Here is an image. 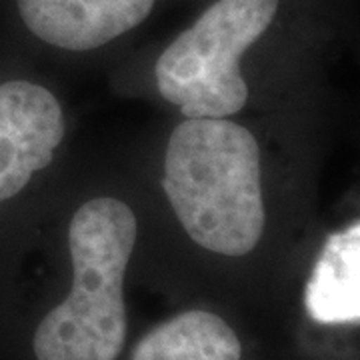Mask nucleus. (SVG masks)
Returning <instances> with one entry per match:
<instances>
[{
  "label": "nucleus",
  "instance_id": "obj_4",
  "mask_svg": "<svg viewBox=\"0 0 360 360\" xmlns=\"http://www.w3.org/2000/svg\"><path fill=\"white\" fill-rule=\"evenodd\" d=\"M65 139V115L51 90L11 80L0 84V205L52 162Z\"/></svg>",
  "mask_w": 360,
  "mask_h": 360
},
{
  "label": "nucleus",
  "instance_id": "obj_5",
  "mask_svg": "<svg viewBox=\"0 0 360 360\" xmlns=\"http://www.w3.org/2000/svg\"><path fill=\"white\" fill-rule=\"evenodd\" d=\"M26 28L72 52L101 49L146 20L156 0H16Z\"/></svg>",
  "mask_w": 360,
  "mask_h": 360
},
{
  "label": "nucleus",
  "instance_id": "obj_2",
  "mask_svg": "<svg viewBox=\"0 0 360 360\" xmlns=\"http://www.w3.org/2000/svg\"><path fill=\"white\" fill-rule=\"evenodd\" d=\"M136 217L127 202L98 196L68 226L72 288L39 324L37 360H116L127 342L124 272L136 245Z\"/></svg>",
  "mask_w": 360,
  "mask_h": 360
},
{
  "label": "nucleus",
  "instance_id": "obj_7",
  "mask_svg": "<svg viewBox=\"0 0 360 360\" xmlns=\"http://www.w3.org/2000/svg\"><path fill=\"white\" fill-rule=\"evenodd\" d=\"M236 333L208 310H186L142 338L132 360H240Z\"/></svg>",
  "mask_w": 360,
  "mask_h": 360
},
{
  "label": "nucleus",
  "instance_id": "obj_6",
  "mask_svg": "<svg viewBox=\"0 0 360 360\" xmlns=\"http://www.w3.org/2000/svg\"><path fill=\"white\" fill-rule=\"evenodd\" d=\"M304 307L321 324H356L360 319L359 222L333 234L312 270Z\"/></svg>",
  "mask_w": 360,
  "mask_h": 360
},
{
  "label": "nucleus",
  "instance_id": "obj_1",
  "mask_svg": "<svg viewBox=\"0 0 360 360\" xmlns=\"http://www.w3.org/2000/svg\"><path fill=\"white\" fill-rule=\"evenodd\" d=\"M162 188L198 246L245 257L260 243L266 212L255 134L229 118H186L170 134Z\"/></svg>",
  "mask_w": 360,
  "mask_h": 360
},
{
  "label": "nucleus",
  "instance_id": "obj_3",
  "mask_svg": "<svg viewBox=\"0 0 360 360\" xmlns=\"http://www.w3.org/2000/svg\"><path fill=\"white\" fill-rule=\"evenodd\" d=\"M278 0H219L156 60V86L186 118H229L245 108L240 58L272 25Z\"/></svg>",
  "mask_w": 360,
  "mask_h": 360
}]
</instances>
